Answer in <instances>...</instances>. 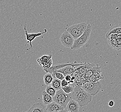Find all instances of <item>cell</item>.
<instances>
[{
    "label": "cell",
    "instance_id": "20",
    "mask_svg": "<svg viewBox=\"0 0 121 112\" xmlns=\"http://www.w3.org/2000/svg\"><path fill=\"white\" fill-rule=\"evenodd\" d=\"M44 82L45 84L47 85H50L54 79V77L52 75V74L49 73H47L46 75H44Z\"/></svg>",
    "mask_w": 121,
    "mask_h": 112
},
{
    "label": "cell",
    "instance_id": "8",
    "mask_svg": "<svg viewBox=\"0 0 121 112\" xmlns=\"http://www.w3.org/2000/svg\"><path fill=\"white\" fill-rule=\"evenodd\" d=\"M24 30L25 31V34H26V40L27 41V43H29L30 45V47L27 49V50H30V49L32 48V42L33 41H34L35 38L37 37H39L40 36H42L43 34L47 33V30L46 29H45L44 31L43 32H40V33H31L29 34L27 30L26 29V26H24Z\"/></svg>",
    "mask_w": 121,
    "mask_h": 112
},
{
    "label": "cell",
    "instance_id": "14",
    "mask_svg": "<svg viewBox=\"0 0 121 112\" xmlns=\"http://www.w3.org/2000/svg\"><path fill=\"white\" fill-rule=\"evenodd\" d=\"M71 64V63H62V64H56L55 65H52L51 67L48 69H43V70L47 73H49L51 74H53V73L57 71L60 68L65 67L66 65Z\"/></svg>",
    "mask_w": 121,
    "mask_h": 112
},
{
    "label": "cell",
    "instance_id": "28",
    "mask_svg": "<svg viewBox=\"0 0 121 112\" xmlns=\"http://www.w3.org/2000/svg\"><path fill=\"white\" fill-rule=\"evenodd\" d=\"M114 105V102L113 100H110L108 103V105L109 107H112Z\"/></svg>",
    "mask_w": 121,
    "mask_h": 112
},
{
    "label": "cell",
    "instance_id": "3",
    "mask_svg": "<svg viewBox=\"0 0 121 112\" xmlns=\"http://www.w3.org/2000/svg\"><path fill=\"white\" fill-rule=\"evenodd\" d=\"M54 102L58 103L65 109L68 103L72 98V93H65L62 89L57 91L56 94L53 97Z\"/></svg>",
    "mask_w": 121,
    "mask_h": 112
},
{
    "label": "cell",
    "instance_id": "11",
    "mask_svg": "<svg viewBox=\"0 0 121 112\" xmlns=\"http://www.w3.org/2000/svg\"><path fill=\"white\" fill-rule=\"evenodd\" d=\"M77 63H76V62H74L73 63H71L70 65H66L64 67L60 68L57 71L62 73L63 75L65 76V77L67 75H70L72 76L73 75V72H74L73 67L75 65H77Z\"/></svg>",
    "mask_w": 121,
    "mask_h": 112
},
{
    "label": "cell",
    "instance_id": "24",
    "mask_svg": "<svg viewBox=\"0 0 121 112\" xmlns=\"http://www.w3.org/2000/svg\"><path fill=\"white\" fill-rule=\"evenodd\" d=\"M52 75L53 76L54 78H56L57 79L60 80L61 81L64 79L65 77L62 73L58 71H56L53 74H52Z\"/></svg>",
    "mask_w": 121,
    "mask_h": 112
},
{
    "label": "cell",
    "instance_id": "1",
    "mask_svg": "<svg viewBox=\"0 0 121 112\" xmlns=\"http://www.w3.org/2000/svg\"><path fill=\"white\" fill-rule=\"evenodd\" d=\"M92 96L85 91L81 87L75 85L73 91L72 93V98L82 107L88 104L92 100Z\"/></svg>",
    "mask_w": 121,
    "mask_h": 112
},
{
    "label": "cell",
    "instance_id": "21",
    "mask_svg": "<svg viewBox=\"0 0 121 112\" xmlns=\"http://www.w3.org/2000/svg\"><path fill=\"white\" fill-rule=\"evenodd\" d=\"M75 85L74 83L73 84H69L67 86L62 87L61 89L67 93H72L74 88Z\"/></svg>",
    "mask_w": 121,
    "mask_h": 112
},
{
    "label": "cell",
    "instance_id": "7",
    "mask_svg": "<svg viewBox=\"0 0 121 112\" xmlns=\"http://www.w3.org/2000/svg\"><path fill=\"white\" fill-rule=\"evenodd\" d=\"M51 55H43L37 59V62L43 69H48L50 68L53 65Z\"/></svg>",
    "mask_w": 121,
    "mask_h": 112
},
{
    "label": "cell",
    "instance_id": "15",
    "mask_svg": "<svg viewBox=\"0 0 121 112\" xmlns=\"http://www.w3.org/2000/svg\"><path fill=\"white\" fill-rule=\"evenodd\" d=\"M102 71L103 70L101 67L99 66L98 65L96 64L95 66H93L90 70H89L84 75L86 76V77H89L91 76V75H94L95 74L101 73Z\"/></svg>",
    "mask_w": 121,
    "mask_h": 112
},
{
    "label": "cell",
    "instance_id": "10",
    "mask_svg": "<svg viewBox=\"0 0 121 112\" xmlns=\"http://www.w3.org/2000/svg\"><path fill=\"white\" fill-rule=\"evenodd\" d=\"M80 107L79 103L76 100L71 99L69 101L65 108L66 112H78Z\"/></svg>",
    "mask_w": 121,
    "mask_h": 112
},
{
    "label": "cell",
    "instance_id": "19",
    "mask_svg": "<svg viewBox=\"0 0 121 112\" xmlns=\"http://www.w3.org/2000/svg\"><path fill=\"white\" fill-rule=\"evenodd\" d=\"M61 80L57 79L56 78H54L51 84L52 86L53 87L54 89H56L57 91L61 89Z\"/></svg>",
    "mask_w": 121,
    "mask_h": 112
},
{
    "label": "cell",
    "instance_id": "23",
    "mask_svg": "<svg viewBox=\"0 0 121 112\" xmlns=\"http://www.w3.org/2000/svg\"><path fill=\"white\" fill-rule=\"evenodd\" d=\"M75 79L74 83V84L75 85L81 87L82 84L81 82L82 75L80 74H77L75 75Z\"/></svg>",
    "mask_w": 121,
    "mask_h": 112
},
{
    "label": "cell",
    "instance_id": "9",
    "mask_svg": "<svg viewBox=\"0 0 121 112\" xmlns=\"http://www.w3.org/2000/svg\"><path fill=\"white\" fill-rule=\"evenodd\" d=\"M47 112H66L65 108L55 102H52L47 105Z\"/></svg>",
    "mask_w": 121,
    "mask_h": 112
},
{
    "label": "cell",
    "instance_id": "2",
    "mask_svg": "<svg viewBox=\"0 0 121 112\" xmlns=\"http://www.w3.org/2000/svg\"><path fill=\"white\" fill-rule=\"evenodd\" d=\"M92 27L90 24H88L86 30L79 37L75 39L74 42L71 49L77 50L84 46L88 42L90 37Z\"/></svg>",
    "mask_w": 121,
    "mask_h": 112
},
{
    "label": "cell",
    "instance_id": "5",
    "mask_svg": "<svg viewBox=\"0 0 121 112\" xmlns=\"http://www.w3.org/2000/svg\"><path fill=\"white\" fill-rule=\"evenodd\" d=\"M82 89L92 96H95L99 92L101 89V84L99 82H87L82 85Z\"/></svg>",
    "mask_w": 121,
    "mask_h": 112
},
{
    "label": "cell",
    "instance_id": "17",
    "mask_svg": "<svg viewBox=\"0 0 121 112\" xmlns=\"http://www.w3.org/2000/svg\"><path fill=\"white\" fill-rule=\"evenodd\" d=\"M42 97L43 102L45 105H48L54 101L53 97L50 96L45 91L42 93Z\"/></svg>",
    "mask_w": 121,
    "mask_h": 112
},
{
    "label": "cell",
    "instance_id": "12",
    "mask_svg": "<svg viewBox=\"0 0 121 112\" xmlns=\"http://www.w3.org/2000/svg\"><path fill=\"white\" fill-rule=\"evenodd\" d=\"M47 105L43 103H36L30 108L28 112H47Z\"/></svg>",
    "mask_w": 121,
    "mask_h": 112
},
{
    "label": "cell",
    "instance_id": "18",
    "mask_svg": "<svg viewBox=\"0 0 121 112\" xmlns=\"http://www.w3.org/2000/svg\"><path fill=\"white\" fill-rule=\"evenodd\" d=\"M111 34H121V27L116 26L111 28L106 34V37H107L109 35Z\"/></svg>",
    "mask_w": 121,
    "mask_h": 112
},
{
    "label": "cell",
    "instance_id": "25",
    "mask_svg": "<svg viewBox=\"0 0 121 112\" xmlns=\"http://www.w3.org/2000/svg\"><path fill=\"white\" fill-rule=\"evenodd\" d=\"M69 84V82H68L65 79H64L61 80V87H64L67 86Z\"/></svg>",
    "mask_w": 121,
    "mask_h": 112
},
{
    "label": "cell",
    "instance_id": "27",
    "mask_svg": "<svg viewBox=\"0 0 121 112\" xmlns=\"http://www.w3.org/2000/svg\"><path fill=\"white\" fill-rule=\"evenodd\" d=\"M71 75H67L65 76V79L68 82L70 81V80H71Z\"/></svg>",
    "mask_w": 121,
    "mask_h": 112
},
{
    "label": "cell",
    "instance_id": "22",
    "mask_svg": "<svg viewBox=\"0 0 121 112\" xmlns=\"http://www.w3.org/2000/svg\"><path fill=\"white\" fill-rule=\"evenodd\" d=\"M45 91L50 96L53 97L56 94L57 90L54 89L53 87L51 85H47Z\"/></svg>",
    "mask_w": 121,
    "mask_h": 112
},
{
    "label": "cell",
    "instance_id": "26",
    "mask_svg": "<svg viewBox=\"0 0 121 112\" xmlns=\"http://www.w3.org/2000/svg\"><path fill=\"white\" fill-rule=\"evenodd\" d=\"M87 78L88 77H86V76H85L84 75H82L81 76V82L82 83V85L83 84H85L86 83L88 82L87 81Z\"/></svg>",
    "mask_w": 121,
    "mask_h": 112
},
{
    "label": "cell",
    "instance_id": "4",
    "mask_svg": "<svg viewBox=\"0 0 121 112\" xmlns=\"http://www.w3.org/2000/svg\"><path fill=\"white\" fill-rule=\"evenodd\" d=\"M87 24L82 23L70 26L67 30L72 35L74 39L79 37L83 33L87 27Z\"/></svg>",
    "mask_w": 121,
    "mask_h": 112
},
{
    "label": "cell",
    "instance_id": "6",
    "mask_svg": "<svg viewBox=\"0 0 121 112\" xmlns=\"http://www.w3.org/2000/svg\"><path fill=\"white\" fill-rule=\"evenodd\" d=\"M60 40L61 44L64 47L71 48L73 44L75 39L70 33L66 31L60 35Z\"/></svg>",
    "mask_w": 121,
    "mask_h": 112
},
{
    "label": "cell",
    "instance_id": "16",
    "mask_svg": "<svg viewBox=\"0 0 121 112\" xmlns=\"http://www.w3.org/2000/svg\"><path fill=\"white\" fill-rule=\"evenodd\" d=\"M104 79V75L101 73H97L91 75L87 78L88 82H99L100 80Z\"/></svg>",
    "mask_w": 121,
    "mask_h": 112
},
{
    "label": "cell",
    "instance_id": "13",
    "mask_svg": "<svg viewBox=\"0 0 121 112\" xmlns=\"http://www.w3.org/2000/svg\"><path fill=\"white\" fill-rule=\"evenodd\" d=\"M96 65L95 64L91 63H90L85 62L84 63H82L81 65L77 69L79 71V74L82 75H85L89 70Z\"/></svg>",
    "mask_w": 121,
    "mask_h": 112
}]
</instances>
